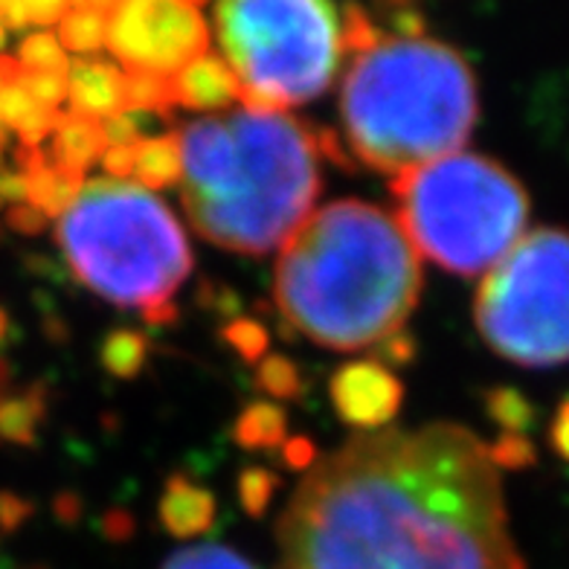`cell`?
Returning a JSON list of instances; mask_svg holds the SVG:
<instances>
[{"label": "cell", "instance_id": "cell-9", "mask_svg": "<svg viewBox=\"0 0 569 569\" xmlns=\"http://www.w3.org/2000/svg\"><path fill=\"white\" fill-rule=\"evenodd\" d=\"M106 50L122 70L172 79L210 53V23L189 0H122L108 12Z\"/></svg>", "mask_w": 569, "mask_h": 569}, {"label": "cell", "instance_id": "cell-23", "mask_svg": "<svg viewBox=\"0 0 569 569\" xmlns=\"http://www.w3.org/2000/svg\"><path fill=\"white\" fill-rule=\"evenodd\" d=\"M160 569H259L244 558L241 552L221 543H201L174 552L169 561H163Z\"/></svg>", "mask_w": 569, "mask_h": 569}, {"label": "cell", "instance_id": "cell-4", "mask_svg": "<svg viewBox=\"0 0 569 569\" xmlns=\"http://www.w3.org/2000/svg\"><path fill=\"white\" fill-rule=\"evenodd\" d=\"M477 117L473 68L433 38H383L352 61L340 88L346 149L392 178L457 154Z\"/></svg>", "mask_w": 569, "mask_h": 569}, {"label": "cell", "instance_id": "cell-18", "mask_svg": "<svg viewBox=\"0 0 569 569\" xmlns=\"http://www.w3.org/2000/svg\"><path fill=\"white\" fill-rule=\"evenodd\" d=\"M232 439L244 450H282L288 439V416L273 401H253L239 412Z\"/></svg>", "mask_w": 569, "mask_h": 569}, {"label": "cell", "instance_id": "cell-5", "mask_svg": "<svg viewBox=\"0 0 569 569\" xmlns=\"http://www.w3.org/2000/svg\"><path fill=\"white\" fill-rule=\"evenodd\" d=\"M56 241L73 277L122 308L172 302L192 273V248L174 212L128 180H84L56 224Z\"/></svg>", "mask_w": 569, "mask_h": 569}, {"label": "cell", "instance_id": "cell-10", "mask_svg": "<svg viewBox=\"0 0 569 569\" xmlns=\"http://www.w3.org/2000/svg\"><path fill=\"white\" fill-rule=\"evenodd\" d=\"M329 396L349 427L381 430L401 412L405 383L378 360H352L331 375Z\"/></svg>", "mask_w": 569, "mask_h": 569}, {"label": "cell", "instance_id": "cell-15", "mask_svg": "<svg viewBox=\"0 0 569 569\" xmlns=\"http://www.w3.org/2000/svg\"><path fill=\"white\" fill-rule=\"evenodd\" d=\"M134 178L142 189H169L183 180V151H180V134L146 137L134 146Z\"/></svg>", "mask_w": 569, "mask_h": 569}, {"label": "cell", "instance_id": "cell-12", "mask_svg": "<svg viewBox=\"0 0 569 569\" xmlns=\"http://www.w3.org/2000/svg\"><path fill=\"white\" fill-rule=\"evenodd\" d=\"M172 88L174 102L180 108L210 113V117L216 111H227L241 99L239 76L232 73L230 64L216 53L189 61L187 68L172 76Z\"/></svg>", "mask_w": 569, "mask_h": 569}, {"label": "cell", "instance_id": "cell-3", "mask_svg": "<svg viewBox=\"0 0 569 569\" xmlns=\"http://www.w3.org/2000/svg\"><path fill=\"white\" fill-rule=\"evenodd\" d=\"M178 134L180 203L201 239L232 253L264 256L315 212L320 154L306 122L241 108L201 117Z\"/></svg>", "mask_w": 569, "mask_h": 569}, {"label": "cell", "instance_id": "cell-42", "mask_svg": "<svg viewBox=\"0 0 569 569\" xmlns=\"http://www.w3.org/2000/svg\"><path fill=\"white\" fill-rule=\"evenodd\" d=\"M140 317L146 326H151V329H166V326H174V322H178L180 311L174 302H160V306L142 308Z\"/></svg>", "mask_w": 569, "mask_h": 569}, {"label": "cell", "instance_id": "cell-24", "mask_svg": "<svg viewBox=\"0 0 569 569\" xmlns=\"http://www.w3.org/2000/svg\"><path fill=\"white\" fill-rule=\"evenodd\" d=\"M221 338H224L232 352L239 355L241 360H248V363L259 367L268 358L270 331L264 329V322L253 320V317H232L221 329Z\"/></svg>", "mask_w": 569, "mask_h": 569}, {"label": "cell", "instance_id": "cell-26", "mask_svg": "<svg viewBox=\"0 0 569 569\" xmlns=\"http://www.w3.org/2000/svg\"><path fill=\"white\" fill-rule=\"evenodd\" d=\"M279 477L262 465H250L239 473V502L250 517H264L270 500L277 495Z\"/></svg>", "mask_w": 569, "mask_h": 569}, {"label": "cell", "instance_id": "cell-13", "mask_svg": "<svg viewBox=\"0 0 569 569\" xmlns=\"http://www.w3.org/2000/svg\"><path fill=\"white\" fill-rule=\"evenodd\" d=\"M158 517L174 538H201L216 523V497L187 473H172L158 500Z\"/></svg>", "mask_w": 569, "mask_h": 569}, {"label": "cell", "instance_id": "cell-20", "mask_svg": "<svg viewBox=\"0 0 569 569\" xmlns=\"http://www.w3.org/2000/svg\"><path fill=\"white\" fill-rule=\"evenodd\" d=\"M126 102L128 111L158 113L160 120H172L178 106L172 79L146 70H126Z\"/></svg>", "mask_w": 569, "mask_h": 569}, {"label": "cell", "instance_id": "cell-22", "mask_svg": "<svg viewBox=\"0 0 569 569\" xmlns=\"http://www.w3.org/2000/svg\"><path fill=\"white\" fill-rule=\"evenodd\" d=\"M18 61L23 70H36V73H68L70 59L59 38L53 32H32L18 44Z\"/></svg>", "mask_w": 569, "mask_h": 569}, {"label": "cell", "instance_id": "cell-40", "mask_svg": "<svg viewBox=\"0 0 569 569\" xmlns=\"http://www.w3.org/2000/svg\"><path fill=\"white\" fill-rule=\"evenodd\" d=\"M549 442H552V450L563 462H569V401H563L555 412V421L549 427Z\"/></svg>", "mask_w": 569, "mask_h": 569}, {"label": "cell", "instance_id": "cell-6", "mask_svg": "<svg viewBox=\"0 0 569 569\" xmlns=\"http://www.w3.org/2000/svg\"><path fill=\"white\" fill-rule=\"evenodd\" d=\"M398 224L416 253L457 277H480L526 236L529 196L497 160L457 151L392 178Z\"/></svg>", "mask_w": 569, "mask_h": 569}, {"label": "cell", "instance_id": "cell-45", "mask_svg": "<svg viewBox=\"0 0 569 569\" xmlns=\"http://www.w3.org/2000/svg\"><path fill=\"white\" fill-rule=\"evenodd\" d=\"M9 378H12V369H9L7 358L0 355V392H3V387H7V383H9Z\"/></svg>", "mask_w": 569, "mask_h": 569}, {"label": "cell", "instance_id": "cell-16", "mask_svg": "<svg viewBox=\"0 0 569 569\" xmlns=\"http://www.w3.org/2000/svg\"><path fill=\"white\" fill-rule=\"evenodd\" d=\"M108 12L111 3H70L68 16L59 23V44L64 53H76L79 59H93L99 50H106L108 41Z\"/></svg>", "mask_w": 569, "mask_h": 569}, {"label": "cell", "instance_id": "cell-19", "mask_svg": "<svg viewBox=\"0 0 569 569\" xmlns=\"http://www.w3.org/2000/svg\"><path fill=\"white\" fill-rule=\"evenodd\" d=\"M149 360V338L137 329H113L99 346V363L108 375L131 381Z\"/></svg>", "mask_w": 569, "mask_h": 569}, {"label": "cell", "instance_id": "cell-41", "mask_svg": "<svg viewBox=\"0 0 569 569\" xmlns=\"http://www.w3.org/2000/svg\"><path fill=\"white\" fill-rule=\"evenodd\" d=\"M102 532L108 540H128L134 535V517L126 509H111L102 517Z\"/></svg>", "mask_w": 569, "mask_h": 569}, {"label": "cell", "instance_id": "cell-8", "mask_svg": "<svg viewBox=\"0 0 569 569\" xmlns=\"http://www.w3.org/2000/svg\"><path fill=\"white\" fill-rule=\"evenodd\" d=\"M473 322L491 352L520 367L569 360V230L526 232L488 270L473 300Z\"/></svg>", "mask_w": 569, "mask_h": 569}, {"label": "cell", "instance_id": "cell-34", "mask_svg": "<svg viewBox=\"0 0 569 569\" xmlns=\"http://www.w3.org/2000/svg\"><path fill=\"white\" fill-rule=\"evenodd\" d=\"M282 459L291 471H311L317 465V445L308 436H288L282 445Z\"/></svg>", "mask_w": 569, "mask_h": 569}, {"label": "cell", "instance_id": "cell-2", "mask_svg": "<svg viewBox=\"0 0 569 569\" xmlns=\"http://www.w3.org/2000/svg\"><path fill=\"white\" fill-rule=\"evenodd\" d=\"M419 297V253L398 218L358 198L311 212L279 253V315L331 352H360L401 331Z\"/></svg>", "mask_w": 569, "mask_h": 569}, {"label": "cell", "instance_id": "cell-38", "mask_svg": "<svg viewBox=\"0 0 569 569\" xmlns=\"http://www.w3.org/2000/svg\"><path fill=\"white\" fill-rule=\"evenodd\" d=\"M0 203H27V178L18 169L0 163Z\"/></svg>", "mask_w": 569, "mask_h": 569}, {"label": "cell", "instance_id": "cell-33", "mask_svg": "<svg viewBox=\"0 0 569 569\" xmlns=\"http://www.w3.org/2000/svg\"><path fill=\"white\" fill-rule=\"evenodd\" d=\"M50 224V218L41 210H36L32 203H16L7 210V227L21 236H41Z\"/></svg>", "mask_w": 569, "mask_h": 569}, {"label": "cell", "instance_id": "cell-11", "mask_svg": "<svg viewBox=\"0 0 569 569\" xmlns=\"http://www.w3.org/2000/svg\"><path fill=\"white\" fill-rule=\"evenodd\" d=\"M68 106L70 113L106 122L128 111L126 70L108 59H73L68 68Z\"/></svg>", "mask_w": 569, "mask_h": 569}, {"label": "cell", "instance_id": "cell-44", "mask_svg": "<svg viewBox=\"0 0 569 569\" xmlns=\"http://www.w3.org/2000/svg\"><path fill=\"white\" fill-rule=\"evenodd\" d=\"M3 27H9V30H23V27H30L27 0H21V3H7V9H3Z\"/></svg>", "mask_w": 569, "mask_h": 569}, {"label": "cell", "instance_id": "cell-21", "mask_svg": "<svg viewBox=\"0 0 569 569\" xmlns=\"http://www.w3.org/2000/svg\"><path fill=\"white\" fill-rule=\"evenodd\" d=\"M256 387L264 396L277 398V401H297L302 396V375L300 367L284 355H268V358L256 367Z\"/></svg>", "mask_w": 569, "mask_h": 569}, {"label": "cell", "instance_id": "cell-39", "mask_svg": "<svg viewBox=\"0 0 569 569\" xmlns=\"http://www.w3.org/2000/svg\"><path fill=\"white\" fill-rule=\"evenodd\" d=\"M390 23H392V30H396V38H425V18H421L419 9H412V7L392 9Z\"/></svg>", "mask_w": 569, "mask_h": 569}, {"label": "cell", "instance_id": "cell-31", "mask_svg": "<svg viewBox=\"0 0 569 569\" xmlns=\"http://www.w3.org/2000/svg\"><path fill=\"white\" fill-rule=\"evenodd\" d=\"M99 126L106 137V149L108 146H137L142 140V120L137 111H122Z\"/></svg>", "mask_w": 569, "mask_h": 569}, {"label": "cell", "instance_id": "cell-36", "mask_svg": "<svg viewBox=\"0 0 569 569\" xmlns=\"http://www.w3.org/2000/svg\"><path fill=\"white\" fill-rule=\"evenodd\" d=\"M108 180H128L134 174V146H108L99 158Z\"/></svg>", "mask_w": 569, "mask_h": 569}, {"label": "cell", "instance_id": "cell-29", "mask_svg": "<svg viewBox=\"0 0 569 569\" xmlns=\"http://www.w3.org/2000/svg\"><path fill=\"white\" fill-rule=\"evenodd\" d=\"M488 457H491L497 471L500 468H529L535 462V448L526 436L502 433L500 439L488 445Z\"/></svg>", "mask_w": 569, "mask_h": 569}, {"label": "cell", "instance_id": "cell-25", "mask_svg": "<svg viewBox=\"0 0 569 569\" xmlns=\"http://www.w3.org/2000/svg\"><path fill=\"white\" fill-rule=\"evenodd\" d=\"M488 416L506 430V433H523L526 427H532L535 407L526 401L523 392H517L515 387H497L486 396Z\"/></svg>", "mask_w": 569, "mask_h": 569}, {"label": "cell", "instance_id": "cell-1", "mask_svg": "<svg viewBox=\"0 0 569 569\" xmlns=\"http://www.w3.org/2000/svg\"><path fill=\"white\" fill-rule=\"evenodd\" d=\"M279 552V569H526L488 445L459 425L355 436L317 462Z\"/></svg>", "mask_w": 569, "mask_h": 569}, {"label": "cell", "instance_id": "cell-30", "mask_svg": "<svg viewBox=\"0 0 569 569\" xmlns=\"http://www.w3.org/2000/svg\"><path fill=\"white\" fill-rule=\"evenodd\" d=\"M416 355H419V343H416V338H412L410 331L401 329L375 346L372 360H378L381 367H387V363H390V367H405V363H410Z\"/></svg>", "mask_w": 569, "mask_h": 569}, {"label": "cell", "instance_id": "cell-14", "mask_svg": "<svg viewBox=\"0 0 569 569\" xmlns=\"http://www.w3.org/2000/svg\"><path fill=\"white\" fill-rule=\"evenodd\" d=\"M102 151H106L102 126L97 120L64 111L47 154H50V163L53 166H68V169H76V172H84V169H90L102 158Z\"/></svg>", "mask_w": 569, "mask_h": 569}, {"label": "cell", "instance_id": "cell-32", "mask_svg": "<svg viewBox=\"0 0 569 569\" xmlns=\"http://www.w3.org/2000/svg\"><path fill=\"white\" fill-rule=\"evenodd\" d=\"M32 517V502L16 491H0V532L9 535L21 529Z\"/></svg>", "mask_w": 569, "mask_h": 569}, {"label": "cell", "instance_id": "cell-35", "mask_svg": "<svg viewBox=\"0 0 569 569\" xmlns=\"http://www.w3.org/2000/svg\"><path fill=\"white\" fill-rule=\"evenodd\" d=\"M315 142H317V154H326L329 163L340 166V169H346V172H355L352 151L346 149V142L340 140L338 131H331V128H317Z\"/></svg>", "mask_w": 569, "mask_h": 569}, {"label": "cell", "instance_id": "cell-17", "mask_svg": "<svg viewBox=\"0 0 569 569\" xmlns=\"http://www.w3.org/2000/svg\"><path fill=\"white\" fill-rule=\"evenodd\" d=\"M47 419V387L32 383L23 392H0V439L12 445H36L38 425Z\"/></svg>", "mask_w": 569, "mask_h": 569}, {"label": "cell", "instance_id": "cell-47", "mask_svg": "<svg viewBox=\"0 0 569 569\" xmlns=\"http://www.w3.org/2000/svg\"><path fill=\"white\" fill-rule=\"evenodd\" d=\"M7 47V27H3V21H0V50Z\"/></svg>", "mask_w": 569, "mask_h": 569}, {"label": "cell", "instance_id": "cell-43", "mask_svg": "<svg viewBox=\"0 0 569 569\" xmlns=\"http://www.w3.org/2000/svg\"><path fill=\"white\" fill-rule=\"evenodd\" d=\"M53 511L61 523H76L82 517V497L73 495V491H61L53 502Z\"/></svg>", "mask_w": 569, "mask_h": 569}, {"label": "cell", "instance_id": "cell-7", "mask_svg": "<svg viewBox=\"0 0 569 569\" xmlns=\"http://www.w3.org/2000/svg\"><path fill=\"white\" fill-rule=\"evenodd\" d=\"M221 59L239 76L241 106L282 113L331 88L340 68L338 9L320 0H224L212 9Z\"/></svg>", "mask_w": 569, "mask_h": 569}, {"label": "cell", "instance_id": "cell-27", "mask_svg": "<svg viewBox=\"0 0 569 569\" xmlns=\"http://www.w3.org/2000/svg\"><path fill=\"white\" fill-rule=\"evenodd\" d=\"M383 32L381 27L369 18V12L363 7H358V3H349V7L343 9V23H340V44H343V50H349V53H369L372 47H378L383 41Z\"/></svg>", "mask_w": 569, "mask_h": 569}, {"label": "cell", "instance_id": "cell-28", "mask_svg": "<svg viewBox=\"0 0 569 569\" xmlns=\"http://www.w3.org/2000/svg\"><path fill=\"white\" fill-rule=\"evenodd\" d=\"M23 93L41 108H53L59 111L61 102H68V76L64 73H36V70H23L21 82Z\"/></svg>", "mask_w": 569, "mask_h": 569}, {"label": "cell", "instance_id": "cell-37", "mask_svg": "<svg viewBox=\"0 0 569 569\" xmlns=\"http://www.w3.org/2000/svg\"><path fill=\"white\" fill-rule=\"evenodd\" d=\"M68 9L70 3L64 0H38V3H27V18H30V27L50 30V27H59Z\"/></svg>", "mask_w": 569, "mask_h": 569}, {"label": "cell", "instance_id": "cell-46", "mask_svg": "<svg viewBox=\"0 0 569 569\" xmlns=\"http://www.w3.org/2000/svg\"><path fill=\"white\" fill-rule=\"evenodd\" d=\"M7 335H9V315L0 308V343L7 340Z\"/></svg>", "mask_w": 569, "mask_h": 569}]
</instances>
